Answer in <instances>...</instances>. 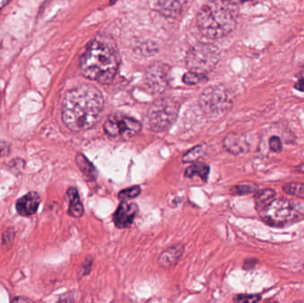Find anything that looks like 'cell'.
I'll return each mask as SVG.
<instances>
[{
	"label": "cell",
	"instance_id": "15",
	"mask_svg": "<svg viewBox=\"0 0 304 303\" xmlns=\"http://www.w3.org/2000/svg\"><path fill=\"white\" fill-rule=\"evenodd\" d=\"M67 197L69 199V210L68 214L73 218H81L85 214V209L82 202L79 197V191L76 188H69L67 191Z\"/></svg>",
	"mask_w": 304,
	"mask_h": 303
},
{
	"label": "cell",
	"instance_id": "33",
	"mask_svg": "<svg viewBox=\"0 0 304 303\" xmlns=\"http://www.w3.org/2000/svg\"><path fill=\"white\" fill-rule=\"evenodd\" d=\"M10 3V1H5V0H0V9H2L3 7H5V5H8Z\"/></svg>",
	"mask_w": 304,
	"mask_h": 303
},
{
	"label": "cell",
	"instance_id": "5",
	"mask_svg": "<svg viewBox=\"0 0 304 303\" xmlns=\"http://www.w3.org/2000/svg\"><path fill=\"white\" fill-rule=\"evenodd\" d=\"M199 106L207 117L218 118L228 112L232 106L231 93L222 86L206 87L199 97Z\"/></svg>",
	"mask_w": 304,
	"mask_h": 303
},
{
	"label": "cell",
	"instance_id": "30",
	"mask_svg": "<svg viewBox=\"0 0 304 303\" xmlns=\"http://www.w3.org/2000/svg\"><path fill=\"white\" fill-rule=\"evenodd\" d=\"M10 152V147L7 142H0V157L8 155Z\"/></svg>",
	"mask_w": 304,
	"mask_h": 303
},
{
	"label": "cell",
	"instance_id": "18",
	"mask_svg": "<svg viewBox=\"0 0 304 303\" xmlns=\"http://www.w3.org/2000/svg\"><path fill=\"white\" fill-rule=\"evenodd\" d=\"M210 172V167L205 163H196L189 166L185 171V176L188 178H192L194 176H198L202 181H207L208 174Z\"/></svg>",
	"mask_w": 304,
	"mask_h": 303
},
{
	"label": "cell",
	"instance_id": "2",
	"mask_svg": "<svg viewBox=\"0 0 304 303\" xmlns=\"http://www.w3.org/2000/svg\"><path fill=\"white\" fill-rule=\"evenodd\" d=\"M236 2L213 1L203 5L196 15V25L206 38L218 39L231 33L237 25Z\"/></svg>",
	"mask_w": 304,
	"mask_h": 303
},
{
	"label": "cell",
	"instance_id": "19",
	"mask_svg": "<svg viewBox=\"0 0 304 303\" xmlns=\"http://www.w3.org/2000/svg\"><path fill=\"white\" fill-rule=\"evenodd\" d=\"M207 80H208V78L206 75L192 72V71H189V72L184 74L183 78H182V81L189 86L206 83L207 82Z\"/></svg>",
	"mask_w": 304,
	"mask_h": 303
},
{
	"label": "cell",
	"instance_id": "26",
	"mask_svg": "<svg viewBox=\"0 0 304 303\" xmlns=\"http://www.w3.org/2000/svg\"><path fill=\"white\" fill-rule=\"evenodd\" d=\"M269 148H270V152H274V153H280L283 151V143L280 137L273 136L270 137L269 139Z\"/></svg>",
	"mask_w": 304,
	"mask_h": 303
},
{
	"label": "cell",
	"instance_id": "20",
	"mask_svg": "<svg viewBox=\"0 0 304 303\" xmlns=\"http://www.w3.org/2000/svg\"><path fill=\"white\" fill-rule=\"evenodd\" d=\"M282 190L287 195L304 197V184L299 182H289L283 186Z\"/></svg>",
	"mask_w": 304,
	"mask_h": 303
},
{
	"label": "cell",
	"instance_id": "11",
	"mask_svg": "<svg viewBox=\"0 0 304 303\" xmlns=\"http://www.w3.org/2000/svg\"><path fill=\"white\" fill-rule=\"evenodd\" d=\"M223 147L232 155H240L250 151V144L246 137L240 133L231 132L223 139Z\"/></svg>",
	"mask_w": 304,
	"mask_h": 303
},
{
	"label": "cell",
	"instance_id": "14",
	"mask_svg": "<svg viewBox=\"0 0 304 303\" xmlns=\"http://www.w3.org/2000/svg\"><path fill=\"white\" fill-rule=\"evenodd\" d=\"M185 5V1H158L154 3V8L164 16L174 18L182 14Z\"/></svg>",
	"mask_w": 304,
	"mask_h": 303
},
{
	"label": "cell",
	"instance_id": "17",
	"mask_svg": "<svg viewBox=\"0 0 304 303\" xmlns=\"http://www.w3.org/2000/svg\"><path fill=\"white\" fill-rule=\"evenodd\" d=\"M77 165L79 166L84 177L87 181H93L97 178V171L93 164L89 161L88 159L82 154H79L76 157Z\"/></svg>",
	"mask_w": 304,
	"mask_h": 303
},
{
	"label": "cell",
	"instance_id": "8",
	"mask_svg": "<svg viewBox=\"0 0 304 303\" xmlns=\"http://www.w3.org/2000/svg\"><path fill=\"white\" fill-rule=\"evenodd\" d=\"M142 130V124L124 114L114 113L104 123V131L109 136L120 138L124 141L137 135Z\"/></svg>",
	"mask_w": 304,
	"mask_h": 303
},
{
	"label": "cell",
	"instance_id": "29",
	"mask_svg": "<svg viewBox=\"0 0 304 303\" xmlns=\"http://www.w3.org/2000/svg\"><path fill=\"white\" fill-rule=\"evenodd\" d=\"M294 87L295 90L304 93V71L303 73L300 74L299 78L294 84Z\"/></svg>",
	"mask_w": 304,
	"mask_h": 303
},
{
	"label": "cell",
	"instance_id": "10",
	"mask_svg": "<svg viewBox=\"0 0 304 303\" xmlns=\"http://www.w3.org/2000/svg\"><path fill=\"white\" fill-rule=\"evenodd\" d=\"M139 214V206L135 203L121 202L113 215L114 224L118 229H128L132 226Z\"/></svg>",
	"mask_w": 304,
	"mask_h": 303
},
{
	"label": "cell",
	"instance_id": "24",
	"mask_svg": "<svg viewBox=\"0 0 304 303\" xmlns=\"http://www.w3.org/2000/svg\"><path fill=\"white\" fill-rule=\"evenodd\" d=\"M261 300V295L256 294H239L234 299V303H257Z\"/></svg>",
	"mask_w": 304,
	"mask_h": 303
},
{
	"label": "cell",
	"instance_id": "34",
	"mask_svg": "<svg viewBox=\"0 0 304 303\" xmlns=\"http://www.w3.org/2000/svg\"><path fill=\"white\" fill-rule=\"evenodd\" d=\"M295 170L297 172H299V173H304V163H303V164L300 165V166H296V167H295Z\"/></svg>",
	"mask_w": 304,
	"mask_h": 303
},
{
	"label": "cell",
	"instance_id": "28",
	"mask_svg": "<svg viewBox=\"0 0 304 303\" xmlns=\"http://www.w3.org/2000/svg\"><path fill=\"white\" fill-rule=\"evenodd\" d=\"M258 260L255 258H249V259L245 260L243 264V269L245 270H251V269H255L256 267V264L258 263Z\"/></svg>",
	"mask_w": 304,
	"mask_h": 303
},
{
	"label": "cell",
	"instance_id": "3",
	"mask_svg": "<svg viewBox=\"0 0 304 303\" xmlns=\"http://www.w3.org/2000/svg\"><path fill=\"white\" fill-rule=\"evenodd\" d=\"M118 67L116 51L100 40L91 42L80 58V69L84 76L100 84L110 83Z\"/></svg>",
	"mask_w": 304,
	"mask_h": 303
},
{
	"label": "cell",
	"instance_id": "16",
	"mask_svg": "<svg viewBox=\"0 0 304 303\" xmlns=\"http://www.w3.org/2000/svg\"><path fill=\"white\" fill-rule=\"evenodd\" d=\"M277 195V192L273 189L267 188L261 191H258L255 192V209L260 213L261 211L263 210L265 207H267L270 205L272 201L274 200L275 197Z\"/></svg>",
	"mask_w": 304,
	"mask_h": 303
},
{
	"label": "cell",
	"instance_id": "36",
	"mask_svg": "<svg viewBox=\"0 0 304 303\" xmlns=\"http://www.w3.org/2000/svg\"><path fill=\"white\" fill-rule=\"evenodd\" d=\"M294 303H304V302H302V301H298V302H295Z\"/></svg>",
	"mask_w": 304,
	"mask_h": 303
},
{
	"label": "cell",
	"instance_id": "25",
	"mask_svg": "<svg viewBox=\"0 0 304 303\" xmlns=\"http://www.w3.org/2000/svg\"><path fill=\"white\" fill-rule=\"evenodd\" d=\"M93 258L92 256H87L83 263L81 264L80 268L79 269V279H82L84 277L87 276L91 272L92 270V267H93Z\"/></svg>",
	"mask_w": 304,
	"mask_h": 303
},
{
	"label": "cell",
	"instance_id": "32",
	"mask_svg": "<svg viewBox=\"0 0 304 303\" xmlns=\"http://www.w3.org/2000/svg\"><path fill=\"white\" fill-rule=\"evenodd\" d=\"M12 303H34L30 299L26 297H16L12 301Z\"/></svg>",
	"mask_w": 304,
	"mask_h": 303
},
{
	"label": "cell",
	"instance_id": "4",
	"mask_svg": "<svg viewBox=\"0 0 304 303\" xmlns=\"http://www.w3.org/2000/svg\"><path fill=\"white\" fill-rule=\"evenodd\" d=\"M220 50L215 44L198 43L187 52L185 62L190 71L207 75L220 61Z\"/></svg>",
	"mask_w": 304,
	"mask_h": 303
},
{
	"label": "cell",
	"instance_id": "23",
	"mask_svg": "<svg viewBox=\"0 0 304 303\" xmlns=\"http://www.w3.org/2000/svg\"><path fill=\"white\" fill-rule=\"evenodd\" d=\"M203 152H204L203 146L199 145V146L195 147L190 152H187L186 154L183 156L182 161L184 163H193L196 161L199 156H202Z\"/></svg>",
	"mask_w": 304,
	"mask_h": 303
},
{
	"label": "cell",
	"instance_id": "22",
	"mask_svg": "<svg viewBox=\"0 0 304 303\" xmlns=\"http://www.w3.org/2000/svg\"><path fill=\"white\" fill-rule=\"evenodd\" d=\"M232 193L234 195H244L247 194H252L258 191V185L254 183H248V184H241L237 185L232 188Z\"/></svg>",
	"mask_w": 304,
	"mask_h": 303
},
{
	"label": "cell",
	"instance_id": "6",
	"mask_svg": "<svg viewBox=\"0 0 304 303\" xmlns=\"http://www.w3.org/2000/svg\"><path fill=\"white\" fill-rule=\"evenodd\" d=\"M179 104L170 98L158 99L152 103L147 112L148 125L155 132L166 131L176 120Z\"/></svg>",
	"mask_w": 304,
	"mask_h": 303
},
{
	"label": "cell",
	"instance_id": "27",
	"mask_svg": "<svg viewBox=\"0 0 304 303\" xmlns=\"http://www.w3.org/2000/svg\"><path fill=\"white\" fill-rule=\"evenodd\" d=\"M15 239V230L13 229H8L5 230V233L3 235V244L4 245L12 246Z\"/></svg>",
	"mask_w": 304,
	"mask_h": 303
},
{
	"label": "cell",
	"instance_id": "31",
	"mask_svg": "<svg viewBox=\"0 0 304 303\" xmlns=\"http://www.w3.org/2000/svg\"><path fill=\"white\" fill-rule=\"evenodd\" d=\"M57 303H74V301L71 296L64 294L59 299V301L57 302Z\"/></svg>",
	"mask_w": 304,
	"mask_h": 303
},
{
	"label": "cell",
	"instance_id": "13",
	"mask_svg": "<svg viewBox=\"0 0 304 303\" xmlns=\"http://www.w3.org/2000/svg\"><path fill=\"white\" fill-rule=\"evenodd\" d=\"M184 254V245L182 244H174L168 247L158 257V264L162 268H172L175 266Z\"/></svg>",
	"mask_w": 304,
	"mask_h": 303
},
{
	"label": "cell",
	"instance_id": "9",
	"mask_svg": "<svg viewBox=\"0 0 304 303\" xmlns=\"http://www.w3.org/2000/svg\"><path fill=\"white\" fill-rule=\"evenodd\" d=\"M168 67L166 64H152L145 73V84L152 93H162L168 85Z\"/></svg>",
	"mask_w": 304,
	"mask_h": 303
},
{
	"label": "cell",
	"instance_id": "7",
	"mask_svg": "<svg viewBox=\"0 0 304 303\" xmlns=\"http://www.w3.org/2000/svg\"><path fill=\"white\" fill-rule=\"evenodd\" d=\"M259 215L266 224L273 228H284L293 224L300 216L291 202L285 198H275Z\"/></svg>",
	"mask_w": 304,
	"mask_h": 303
},
{
	"label": "cell",
	"instance_id": "35",
	"mask_svg": "<svg viewBox=\"0 0 304 303\" xmlns=\"http://www.w3.org/2000/svg\"><path fill=\"white\" fill-rule=\"evenodd\" d=\"M265 303H278L277 302H273V301H267Z\"/></svg>",
	"mask_w": 304,
	"mask_h": 303
},
{
	"label": "cell",
	"instance_id": "21",
	"mask_svg": "<svg viewBox=\"0 0 304 303\" xmlns=\"http://www.w3.org/2000/svg\"><path fill=\"white\" fill-rule=\"evenodd\" d=\"M142 192L140 186H132L131 188H128L123 190L118 193V198L122 202H127L129 199L136 198Z\"/></svg>",
	"mask_w": 304,
	"mask_h": 303
},
{
	"label": "cell",
	"instance_id": "12",
	"mask_svg": "<svg viewBox=\"0 0 304 303\" xmlns=\"http://www.w3.org/2000/svg\"><path fill=\"white\" fill-rule=\"evenodd\" d=\"M40 202L41 197L40 194L35 191H31L17 200L15 205L16 211L22 216L29 217L36 214Z\"/></svg>",
	"mask_w": 304,
	"mask_h": 303
},
{
	"label": "cell",
	"instance_id": "1",
	"mask_svg": "<svg viewBox=\"0 0 304 303\" xmlns=\"http://www.w3.org/2000/svg\"><path fill=\"white\" fill-rule=\"evenodd\" d=\"M104 100L98 88L83 85L66 93L63 103V120L74 132L87 130L98 123Z\"/></svg>",
	"mask_w": 304,
	"mask_h": 303
}]
</instances>
